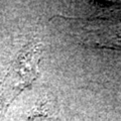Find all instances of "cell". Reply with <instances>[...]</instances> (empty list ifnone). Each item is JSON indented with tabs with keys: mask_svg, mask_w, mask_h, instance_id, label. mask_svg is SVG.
Listing matches in <instances>:
<instances>
[{
	"mask_svg": "<svg viewBox=\"0 0 121 121\" xmlns=\"http://www.w3.org/2000/svg\"><path fill=\"white\" fill-rule=\"evenodd\" d=\"M41 55L43 44L39 41H31L22 48L14 60L3 83L0 97V119L12 101L36 79Z\"/></svg>",
	"mask_w": 121,
	"mask_h": 121,
	"instance_id": "obj_1",
	"label": "cell"
}]
</instances>
